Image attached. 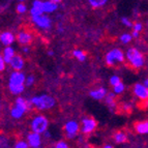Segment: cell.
I'll return each mask as SVG.
<instances>
[{"mask_svg":"<svg viewBox=\"0 0 148 148\" xmlns=\"http://www.w3.org/2000/svg\"><path fill=\"white\" fill-rule=\"evenodd\" d=\"M125 59L134 69H140L145 64V57L137 48H130L125 53Z\"/></svg>","mask_w":148,"mask_h":148,"instance_id":"1","label":"cell"},{"mask_svg":"<svg viewBox=\"0 0 148 148\" xmlns=\"http://www.w3.org/2000/svg\"><path fill=\"white\" fill-rule=\"evenodd\" d=\"M30 101H31L32 106L35 107L40 111H46V110L52 109L56 105L55 99L49 94H40V95L33 96Z\"/></svg>","mask_w":148,"mask_h":148,"instance_id":"2","label":"cell"},{"mask_svg":"<svg viewBox=\"0 0 148 148\" xmlns=\"http://www.w3.org/2000/svg\"><path fill=\"white\" fill-rule=\"evenodd\" d=\"M124 60H125V55L123 51L118 48L110 50L105 56V62L109 66H113L118 63H123Z\"/></svg>","mask_w":148,"mask_h":148,"instance_id":"3","label":"cell"},{"mask_svg":"<svg viewBox=\"0 0 148 148\" xmlns=\"http://www.w3.org/2000/svg\"><path fill=\"white\" fill-rule=\"evenodd\" d=\"M30 126H31L32 132L37 134H45L49 126V120L44 115H38L32 119Z\"/></svg>","mask_w":148,"mask_h":148,"instance_id":"4","label":"cell"},{"mask_svg":"<svg viewBox=\"0 0 148 148\" xmlns=\"http://www.w3.org/2000/svg\"><path fill=\"white\" fill-rule=\"evenodd\" d=\"M31 21L36 27H38L40 29L42 30H48L52 26V21L50 19V17L49 16H46L45 14L42 16H38V17L31 18Z\"/></svg>","mask_w":148,"mask_h":148,"instance_id":"5","label":"cell"},{"mask_svg":"<svg viewBox=\"0 0 148 148\" xmlns=\"http://www.w3.org/2000/svg\"><path fill=\"white\" fill-rule=\"evenodd\" d=\"M26 78L24 73L22 72H14L10 74V79H8V86H18V85H25Z\"/></svg>","mask_w":148,"mask_h":148,"instance_id":"6","label":"cell"},{"mask_svg":"<svg viewBox=\"0 0 148 148\" xmlns=\"http://www.w3.org/2000/svg\"><path fill=\"white\" fill-rule=\"evenodd\" d=\"M133 92L135 94V96L140 101H148V88L143 83H137V84L134 85Z\"/></svg>","mask_w":148,"mask_h":148,"instance_id":"7","label":"cell"},{"mask_svg":"<svg viewBox=\"0 0 148 148\" xmlns=\"http://www.w3.org/2000/svg\"><path fill=\"white\" fill-rule=\"evenodd\" d=\"M96 121L93 118H84L82 120V125H81V132L85 135L91 134L92 132L96 128Z\"/></svg>","mask_w":148,"mask_h":148,"instance_id":"8","label":"cell"},{"mask_svg":"<svg viewBox=\"0 0 148 148\" xmlns=\"http://www.w3.org/2000/svg\"><path fill=\"white\" fill-rule=\"evenodd\" d=\"M79 130H80L79 123L75 120L67 121L66 123H65V125H64V131H65L67 138H74L77 134H78Z\"/></svg>","mask_w":148,"mask_h":148,"instance_id":"9","label":"cell"},{"mask_svg":"<svg viewBox=\"0 0 148 148\" xmlns=\"http://www.w3.org/2000/svg\"><path fill=\"white\" fill-rule=\"evenodd\" d=\"M30 17L35 18L38 17V16H42L45 14L44 12V1H40V0H34L32 2V8L29 10Z\"/></svg>","mask_w":148,"mask_h":148,"instance_id":"10","label":"cell"},{"mask_svg":"<svg viewBox=\"0 0 148 148\" xmlns=\"http://www.w3.org/2000/svg\"><path fill=\"white\" fill-rule=\"evenodd\" d=\"M32 40H33V36H32L31 33H29L27 31L22 30L17 34V42L23 47H26V46L30 45L32 42Z\"/></svg>","mask_w":148,"mask_h":148,"instance_id":"11","label":"cell"},{"mask_svg":"<svg viewBox=\"0 0 148 148\" xmlns=\"http://www.w3.org/2000/svg\"><path fill=\"white\" fill-rule=\"evenodd\" d=\"M10 65L14 71H16V72H21L25 65L24 58H23L21 55L16 54L15 57H14V58L12 59V61H10Z\"/></svg>","mask_w":148,"mask_h":148,"instance_id":"12","label":"cell"},{"mask_svg":"<svg viewBox=\"0 0 148 148\" xmlns=\"http://www.w3.org/2000/svg\"><path fill=\"white\" fill-rule=\"evenodd\" d=\"M15 40H17V36L14 35V33H12L10 31H3L0 34V42L4 47H8L12 42H15Z\"/></svg>","mask_w":148,"mask_h":148,"instance_id":"13","label":"cell"},{"mask_svg":"<svg viewBox=\"0 0 148 148\" xmlns=\"http://www.w3.org/2000/svg\"><path fill=\"white\" fill-rule=\"evenodd\" d=\"M27 143L29 144L30 147L32 148H37L40 146L42 143V138H40V134H37L32 132L27 136Z\"/></svg>","mask_w":148,"mask_h":148,"instance_id":"14","label":"cell"},{"mask_svg":"<svg viewBox=\"0 0 148 148\" xmlns=\"http://www.w3.org/2000/svg\"><path fill=\"white\" fill-rule=\"evenodd\" d=\"M15 107H17V108H19L20 110H22L24 113H26L30 108H32V104L30 99L27 101V99H23V97H21V96H19L15 101Z\"/></svg>","mask_w":148,"mask_h":148,"instance_id":"15","label":"cell"},{"mask_svg":"<svg viewBox=\"0 0 148 148\" xmlns=\"http://www.w3.org/2000/svg\"><path fill=\"white\" fill-rule=\"evenodd\" d=\"M107 94H108V92H107V89L105 87H99V88L93 89V90L89 92L90 97H92L93 99H96V101H101V99H105Z\"/></svg>","mask_w":148,"mask_h":148,"instance_id":"16","label":"cell"},{"mask_svg":"<svg viewBox=\"0 0 148 148\" xmlns=\"http://www.w3.org/2000/svg\"><path fill=\"white\" fill-rule=\"evenodd\" d=\"M15 49L12 47V46H8V47H5L4 49H3V52H2V55L1 56L3 57V59L5 60V62L6 63L10 64V61H12V59L15 57Z\"/></svg>","mask_w":148,"mask_h":148,"instance_id":"17","label":"cell"},{"mask_svg":"<svg viewBox=\"0 0 148 148\" xmlns=\"http://www.w3.org/2000/svg\"><path fill=\"white\" fill-rule=\"evenodd\" d=\"M135 130L138 134L141 135H146L148 134V120L140 121L135 124Z\"/></svg>","mask_w":148,"mask_h":148,"instance_id":"18","label":"cell"},{"mask_svg":"<svg viewBox=\"0 0 148 148\" xmlns=\"http://www.w3.org/2000/svg\"><path fill=\"white\" fill-rule=\"evenodd\" d=\"M58 8V4L55 2H52L50 0L44 1V12L45 14H52Z\"/></svg>","mask_w":148,"mask_h":148,"instance_id":"19","label":"cell"},{"mask_svg":"<svg viewBox=\"0 0 148 148\" xmlns=\"http://www.w3.org/2000/svg\"><path fill=\"white\" fill-rule=\"evenodd\" d=\"M73 55H74V57L76 58L77 60H79L80 62H83L86 60L87 58V55L86 53L83 51V50L81 49H76L73 51Z\"/></svg>","mask_w":148,"mask_h":148,"instance_id":"20","label":"cell"},{"mask_svg":"<svg viewBox=\"0 0 148 148\" xmlns=\"http://www.w3.org/2000/svg\"><path fill=\"white\" fill-rule=\"evenodd\" d=\"M25 86L26 85H18V86H8V90L12 94L14 95H20L21 93H23V91L25 90Z\"/></svg>","mask_w":148,"mask_h":148,"instance_id":"21","label":"cell"},{"mask_svg":"<svg viewBox=\"0 0 148 148\" xmlns=\"http://www.w3.org/2000/svg\"><path fill=\"white\" fill-rule=\"evenodd\" d=\"M108 0H88L89 5L92 8H101L107 4Z\"/></svg>","mask_w":148,"mask_h":148,"instance_id":"22","label":"cell"},{"mask_svg":"<svg viewBox=\"0 0 148 148\" xmlns=\"http://www.w3.org/2000/svg\"><path fill=\"white\" fill-rule=\"evenodd\" d=\"M105 101L106 104L108 105L110 108H113V107L116 106V101H115V93L114 92H109L107 94V96L105 97Z\"/></svg>","mask_w":148,"mask_h":148,"instance_id":"23","label":"cell"},{"mask_svg":"<svg viewBox=\"0 0 148 148\" xmlns=\"http://www.w3.org/2000/svg\"><path fill=\"white\" fill-rule=\"evenodd\" d=\"M24 112L22 111V110H20L19 108H17V107H12V110H10V115H12V118H15V119H20L21 117L24 115Z\"/></svg>","mask_w":148,"mask_h":148,"instance_id":"24","label":"cell"},{"mask_svg":"<svg viewBox=\"0 0 148 148\" xmlns=\"http://www.w3.org/2000/svg\"><path fill=\"white\" fill-rule=\"evenodd\" d=\"M114 140H115V142L116 143H124L126 140H127V138H126V135L124 133H122V132H117L115 135H114Z\"/></svg>","mask_w":148,"mask_h":148,"instance_id":"25","label":"cell"},{"mask_svg":"<svg viewBox=\"0 0 148 148\" xmlns=\"http://www.w3.org/2000/svg\"><path fill=\"white\" fill-rule=\"evenodd\" d=\"M124 90H125V85H124L122 82H120V83H118L117 85L113 86V92L115 94H121Z\"/></svg>","mask_w":148,"mask_h":148,"instance_id":"26","label":"cell"},{"mask_svg":"<svg viewBox=\"0 0 148 148\" xmlns=\"http://www.w3.org/2000/svg\"><path fill=\"white\" fill-rule=\"evenodd\" d=\"M133 40V36L130 33H123V34L120 35V42L124 45H127L131 42V40Z\"/></svg>","mask_w":148,"mask_h":148,"instance_id":"27","label":"cell"},{"mask_svg":"<svg viewBox=\"0 0 148 148\" xmlns=\"http://www.w3.org/2000/svg\"><path fill=\"white\" fill-rule=\"evenodd\" d=\"M16 10H17V12L18 14H25V12H27V5L25 4L24 2H20L17 4V8H16Z\"/></svg>","mask_w":148,"mask_h":148,"instance_id":"28","label":"cell"},{"mask_svg":"<svg viewBox=\"0 0 148 148\" xmlns=\"http://www.w3.org/2000/svg\"><path fill=\"white\" fill-rule=\"evenodd\" d=\"M121 23H122V24H123L124 26H126V27L133 28L134 23L132 22L130 18H127V17H122V18H121Z\"/></svg>","mask_w":148,"mask_h":148,"instance_id":"29","label":"cell"},{"mask_svg":"<svg viewBox=\"0 0 148 148\" xmlns=\"http://www.w3.org/2000/svg\"><path fill=\"white\" fill-rule=\"evenodd\" d=\"M110 85H111L112 87L115 86V85H117L118 83H120L121 82V79L119 78L118 76H116V75H114V76H112L111 78H110Z\"/></svg>","mask_w":148,"mask_h":148,"instance_id":"30","label":"cell"},{"mask_svg":"<svg viewBox=\"0 0 148 148\" xmlns=\"http://www.w3.org/2000/svg\"><path fill=\"white\" fill-rule=\"evenodd\" d=\"M143 30V24L140 22H135L133 25V31H137V32H141Z\"/></svg>","mask_w":148,"mask_h":148,"instance_id":"31","label":"cell"},{"mask_svg":"<svg viewBox=\"0 0 148 148\" xmlns=\"http://www.w3.org/2000/svg\"><path fill=\"white\" fill-rule=\"evenodd\" d=\"M35 82V78L34 76H28L27 78H26V82H25V85L27 87H30L32 86V85L34 84Z\"/></svg>","mask_w":148,"mask_h":148,"instance_id":"32","label":"cell"},{"mask_svg":"<svg viewBox=\"0 0 148 148\" xmlns=\"http://www.w3.org/2000/svg\"><path fill=\"white\" fill-rule=\"evenodd\" d=\"M122 110H123L124 112H126V113H128V112L132 111V109H133V105L131 104V103H124V104H122Z\"/></svg>","mask_w":148,"mask_h":148,"instance_id":"33","label":"cell"},{"mask_svg":"<svg viewBox=\"0 0 148 148\" xmlns=\"http://www.w3.org/2000/svg\"><path fill=\"white\" fill-rule=\"evenodd\" d=\"M15 148H29V144L25 141H19L15 145Z\"/></svg>","mask_w":148,"mask_h":148,"instance_id":"34","label":"cell"},{"mask_svg":"<svg viewBox=\"0 0 148 148\" xmlns=\"http://www.w3.org/2000/svg\"><path fill=\"white\" fill-rule=\"evenodd\" d=\"M54 148H69V145L65 142H63V141H59L58 143H56Z\"/></svg>","mask_w":148,"mask_h":148,"instance_id":"35","label":"cell"},{"mask_svg":"<svg viewBox=\"0 0 148 148\" xmlns=\"http://www.w3.org/2000/svg\"><path fill=\"white\" fill-rule=\"evenodd\" d=\"M5 60L3 59V57L2 56H0V71L1 72H3L4 71V69H5Z\"/></svg>","mask_w":148,"mask_h":148,"instance_id":"36","label":"cell"},{"mask_svg":"<svg viewBox=\"0 0 148 148\" xmlns=\"http://www.w3.org/2000/svg\"><path fill=\"white\" fill-rule=\"evenodd\" d=\"M139 35H140V32H137V31L132 32V36H133V38H138Z\"/></svg>","mask_w":148,"mask_h":148,"instance_id":"37","label":"cell"},{"mask_svg":"<svg viewBox=\"0 0 148 148\" xmlns=\"http://www.w3.org/2000/svg\"><path fill=\"white\" fill-rule=\"evenodd\" d=\"M23 52L25 53V54H27V53H29V48L26 46V47H23Z\"/></svg>","mask_w":148,"mask_h":148,"instance_id":"38","label":"cell"},{"mask_svg":"<svg viewBox=\"0 0 148 148\" xmlns=\"http://www.w3.org/2000/svg\"><path fill=\"white\" fill-rule=\"evenodd\" d=\"M142 106H143V108L147 109V108H148V101H143V103H142Z\"/></svg>","mask_w":148,"mask_h":148,"instance_id":"39","label":"cell"},{"mask_svg":"<svg viewBox=\"0 0 148 148\" xmlns=\"http://www.w3.org/2000/svg\"><path fill=\"white\" fill-rule=\"evenodd\" d=\"M143 84H144V85H145V86H146V87H147V88H148V78H146V79H145V80H144V82H143Z\"/></svg>","mask_w":148,"mask_h":148,"instance_id":"40","label":"cell"},{"mask_svg":"<svg viewBox=\"0 0 148 148\" xmlns=\"http://www.w3.org/2000/svg\"><path fill=\"white\" fill-rule=\"evenodd\" d=\"M50 1H52V2H55V3H57V4H58V3L61 2L62 0H50Z\"/></svg>","mask_w":148,"mask_h":148,"instance_id":"41","label":"cell"},{"mask_svg":"<svg viewBox=\"0 0 148 148\" xmlns=\"http://www.w3.org/2000/svg\"><path fill=\"white\" fill-rule=\"evenodd\" d=\"M48 55H49V56H53L54 52H53V51H48Z\"/></svg>","mask_w":148,"mask_h":148,"instance_id":"42","label":"cell"},{"mask_svg":"<svg viewBox=\"0 0 148 148\" xmlns=\"http://www.w3.org/2000/svg\"><path fill=\"white\" fill-rule=\"evenodd\" d=\"M45 137H47V138L48 137H51V135H50L49 132H46V133H45Z\"/></svg>","mask_w":148,"mask_h":148,"instance_id":"43","label":"cell"},{"mask_svg":"<svg viewBox=\"0 0 148 148\" xmlns=\"http://www.w3.org/2000/svg\"><path fill=\"white\" fill-rule=\"evenodd\" d=\"M58 31H59V32H63V28H62L61 26H59V27H58Z\"/></svg>","mask_w":148,"mask_h":148,"instance_id":"44","label":"cell"},{"mask_svg":"<svg viewBox=\"0 0 148 148\" xmlns=\"http://www.w3.org/2000/svg\"><path fill=\"white\" fill-rule=\"evenodd\" d=\"M104 148H113V146H111V145H105Z\"/></svg>","mask_w":148,"mask_h":148,"instance_id":"45","label":"cell"},{"mask_svg":"<svg viewBox=\"0 0 148 148\" xmlns=\"http://www.w3.org/2000/svg\"><path fill=\"white\" fill-rule=\"evenodd\" d=\"M19 1H20V2H24L25 0H19Z\"/></svg>","mask_w":148,"mask_h":148,"instance_id":"46","label":"cell"},{"mask_svg":"<svg viewBox=\"0 0 148 148\" xmlns=\"http://www.w3.org/2000/svg\"><path fill=\"white\" fill-rule=\"evenodd\" d=\"M147 28H148V20H147Z\"/></svg>","mask_w":148,"mask_h":148,"instance_id":"47","label":"cell"},{"mask_svg":"<svg viewBox=\"0 0 148 148\" xmlns=\"http://www.w3.org/2000/svg\"><path fill=\"white\" fill-rule=\"evenodd\" d=\"M37 148H40V147H37Z\"/></svg>","mask_w":148,"mask_h":148,"instance_id":"48","label":"cell"}]
</instances>
